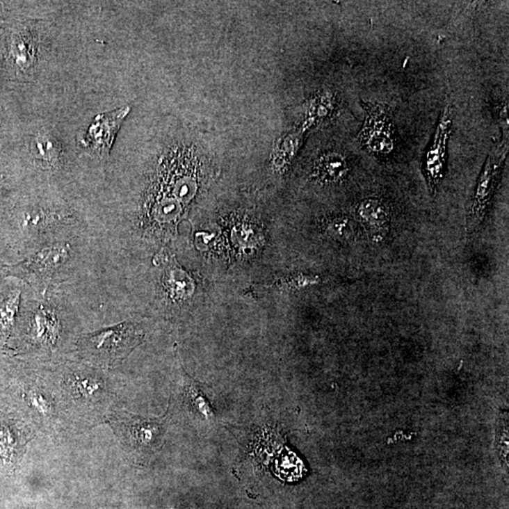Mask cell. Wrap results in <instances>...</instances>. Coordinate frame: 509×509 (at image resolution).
<instances>
[{
  "instance_id": "18",
  "label": "cell",
  "mask_w": 509,
  "mask_h": 509,
  "mask_svg": "<svg viewBox=\"0 0 509 509\" xmlns=\"http://www.w3.org/2000/svg\"><path fill=\"white\" fill-rule=\"evenodd\" d=\"M140 430H137V441L143 442V444H150L151 439H153V435L155 433V430L151 426H142L140 428Z\"/></svg>"
},
{
  "instance_id": "2",
  "label": "cell",
  "mask_w": 509,
  "mask_h": 509,
  "mask_svg": "<svg viewBox=\"0 0 509 509\" xmlns=\"http://www.w3.org/2000/svg\"><path fill=\"white\" fill-rule=\"evenodd\" d=\"M508 137H503L500 144L492 148L477 180L467 217L466 232L469 235L480 229L486 217L508 156Z\"/></svg>"
},
{
  "instance_id": "9",
  "label": "cell",
  "mask_w": 509,
  "mask_h": 509,
  "mask_svg": "<svg viewBox=\"0 0 509 509\" xmlns=\"http://www.w3.org/2000/svg\"><path fill=\"white\" fill-rule=\"evenodd\" d=\"M60 323L57 316L49 309L39 307L33 315L30 334L34 343L42 346H54L59 339Z\"/></svg>"
},
{
  "instance_id": "13",
  "label": "cell",
  "mask_w": 509,
  "mask_h": 509,
  "mask_svg": "<svg viewBox=\"0 0 509 509\" xmlns=\"http://www.w3.org/2000/svg\"><path fill=\"white\" fill-rule=\"evenodd\" d=\"M328 229L331 230V234L333 233L337 237L344 239V240H349L356 236L354 225L346 217H336L331 220Z\"/></svg>"
},
{
  "instance_id": "8",
  "label": "cell",
  "mask_w": 509,
  "mask_h": 509,
  "mask_svg": "<svg viewBox=\"0 0 509 509\" xmlns=\"http://www.w3.org/2000/svg\"><path fill=\"white\" fill-rule=\"evenodd\" d=\"M349 172L346 156L339 152H327L315 161L312 176L320 182L339 183L346 179Z\"/></svg>"
},
{
  "instance_id": "1",
  "label": "cell",
  "mask_w": 509,
  "mask_h": 509,
  "mask_svg": "<svg viewBox=\"0 0 509 509\" xmlns=\"http://www.w3.org/2000/svg\"><path fill=\"white\" fill-rule=\"evenodd\" d=\"M143 339L142 331L134 323H123L85 336L81 347L88 356L111 365L126 359Z\"/></svg>"
},
{
  "instance_id": "10",
  "label": "cell",
  "mask_w": 509,
  "mask_h": 509,
  "mask_svg": "<svg viewBox=\"0 0 509 509\" xmlns=\"http://www.w3.org/2000/svg\"><path fill=\"white\" fill-rule=\"evenodd\" d=\"M69 388L76 398L92 400L102 394L104 385L102 380L95 376L79 373L70 378Z\"/></svg>"
},
{
  "instance_id": "4",
  "label": "cell",
  "mask_w": 509,
  "mask_h": 509,
  "mask_svg": "<svg viewBox=\"0 0 509 509\" xmlns=\"http://www.w3.org/2000/svg\"><path fill=\"white\" fill-rule=\"evenodd\" d=\"M453 110L451 104L444 106L432 138L431 144L424 154L423 172L432 195L439 192L446 169L448 144L453 127Z\"/></svg>"
},
{
  "instance_id": "16",
  "label": "cell",
  "mask_w": 509,
  "mask_h": 509,
  "mask_svg": "<svg viewBox=\"0 0 509 509\" xmlns=\"http://www.w3.org/2000/svg\"><path fill=\"white\" fill-rule=\"evenodd\" d=\"M13 55L17 63H20V65H26V63H29L31 60L33 50H31L30 44L25 40H19L13 45Z\"/></svg>"
},
{
  "instance_id": "3",
  "label": "cell",
  "mask_w": 509,
  "mask_h": 509,
  "mask_svg": "<svg viewBox=\"0 0 509 509\" xmlns=\"http://www.w3.org/2000/svg\"><path fill=\"white\" fill-rule=\"evenodd\" d=\"M360 105L365 118L357 140L360 147L376 157H386L394 150L395 127L391 108L381 102H365Z\"/></svg>"
},
{
  "instance_id": "5",
  "label": "cell",
  "mask_w": 509,
  "mask_h": 509,
  "mask_svg": "<svg viewBox=\"0 0 509 509\" xmlns=\"http://www.w3.org/2000/svg\"><path fill=\"white\" fill-rule=\"evenodd\" d=\"M129 111L131 108L123 107L97 115L89 127L82 144L92 148L100 157H108L116 134Z\"/></svg>"
},
{
  "instance_id": "7",
  "label": "cell",
  "mask_w": 509,
  "mask_h": 509,
  "mask_svg": "<svg viewBox=\"0 0 509 509\" xmlns=\"http://www.w3.org/2000/svg\"><path fill=\"white\" fill-rule=\"evenodd\" d=\"M356 214L373 242L386 237L391 223L389 207L378 198H365L357 204Z\"/></svg>"
},
{
  "instance_id": "11",
  "label": "cell",
  "mask_w": 509,
  "mask_h": 509,
  "mask_svg": "<svg viewBox=\"0 0 509 509\" xmlns=\"http://www.w3.org/2000/svg\"><path fill=\"white\" fill-rule=\"evenodd\" d=\"M17 439L10 430L9 424L0 421V464L3 466L12 465L17 454Z\"/></svg>"
},
{
  "instance_id": "12",
  "label": "cell",
  "mask_w": 509,
  "mask_h": 509,
  "mask_svg": "<svg viewBox=\"0 0 509 509\" xmlns=\"http://www.w3.org/2000/svg\"><path fill=\"white\" fill-rule=\"evenodd\" d=\"M20 293H13L0 304V335L8 332L15 323L19 307Z\"/></svg>"
},
{
  "instance_id": "14",
  "label": "cell",
  "mask_w": 509,
  "mask_h": 509,
  "mask_svg": "<svg viewBox=\"0 0 509 509\" xmlns=\"http://www.w3.org/2000/svg\"><path fill=\"white\" fill-rule=\"evenodd\" d=\"M332 98L328 95L316 98L309 108V118H307L309 123V122L312 123V122L320 120V119L327 116L330 113V111L332 110Z\"/></svg>"
},
{
  "instance_id": "6",
  "label": "cell",
  "mask_w": 509,
  "mask_h": 509,
  "mask_svg": "<svg viewBox=\"0 0 509 509\" xmlns=\"http://www.w3.org/2000/svg\"><path fill=\"white\" fill-rule=\"evenodd\" d=\"M69 245H59L42 249L24 264L29 278L34 284L46 291L55 273L65 264L69 257Z\"/></svg>"
},
{
  "instance_id": "15",
  "label": "cell",
  "mask_w": 509,
  "mask_h": 509,
  "mask_svg": "<svg viewBox=\"0 0 509 509\" xmlns=\"http://www.w3.org/2000/svg\"><path fill=\"white\" fill-rule=\"evenodd\" d=\"M33 150L37 157L44 161H52L57 154L54 140L49 137L37 138L33 142Z\"/></svg>"
},
{
  "instance_id": "17",
  "label": "cell",
  "mask_w": 509,
  "mask_h": 509,
  "mask_svg": "<svg viewBox=\"0 0 509 509\" xmlns=\"http://www.w3.org/2000/svg\"><path fill=\"white\" fill-rule=\"evenodd\" d=\"M29 402L31 405V407L39 412L40 414L49 415L50 414V410H51V405L49 400L46 398L42 394H40L37 391H31L29 394Z\"/></svg>"
}]
</instances>
